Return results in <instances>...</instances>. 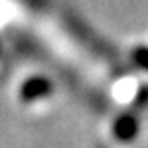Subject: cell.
Instances as JSON below:
<instances>
[{
  "label": "cell",
  "instance_id": "obj_3",
  "mask_svg": "<svg viewBox=\"0 0 148 148\" xmlns=\"http://www.w3.org/2000/svg\"><path fill=\"white\" fill-rule=\"evenodd\" d=\"M136 62H138V66L140 68H144V70H148V51L146 49H142V51H136Z\"/></svg>",
  "mask_w": 148,
  "mask_h": 148
},
{
  "label": "cell",
  "instance_id": "obj_2",
  "mask_svg": "<svg viewBox=\"0 0 148 148\" xmlns=\"http://www.w3.org/2000/svg\"><path fill=\"white\" fill-rule=\"evenodd\" d=\"M51 90V86H49V82L47 80H29L27 82V86L23 88V97L29 101V99H37V97H41V95H45V92H49Z\"/></svg>",
  "mask_w": 148,
  "mask_h": 148
},
{
  "label": "cell",
  "instance_id": "obj_1",
  "mask_svg": "<svg viewBox=\"0 0 148 148\" xmlns=\"http://www.w3.org/2000/svg\"><path fill=\"white\" fill-rule=\"evenodd\" d=\"M113 130H115V136H117V138L130 140V138L136 136V121H134V117H130V115H121V117L115 121Z\"/></svg>",
  "mask_w": 148,
  "mask_h": 148
}]
</instances>
